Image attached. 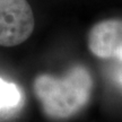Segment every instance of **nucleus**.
<instances>
[{
  "instance_id": "3",
  "label": "nucleus",
  "mask_w": 122,
  "mask_h": 122,
  "mask_svg": "<svg viewBox=\"0 0 122 122\" xmlns=\"http://www.w3.org/2000/svg\"><path fill=\"white\" fill-rule=\"evenodd\" d=\"M87 43L96 57L122 62V19L111 18L96 23L88 33Z\"/></svg>"
},
{
  "instance_id": "2",
  "label": "nucleus",
  "mask_w": 122,
  "mask_h": 122,
  "mask_svg": "<svg viewBox=\"0 0 122 122\" xmlns=\"http://www.w3.org/2000/svg\"><path fill=\"white\" fill-rule=\"evenodd\" d=\"M35 26L27 0H0V45L16 46L30 37Z\"/></svg>"
},
{
  "instance_id": "4",
  "label": "nucleus",
  "mask_w": 122,
  "mask_h": 122,
  "mask_svg": "<svg viewBox=\"0 0 122 122\" xmlns=\"http://www.w3.org/2000/svg\"><path fill=\"white\" fill-rule=\"evenodd\" d=\"M22 102V93L16 84L0 78V110H11Z\"/></svg>"
},
{
  "instance_id": "1",
  "label": "nucleus",
  "mask_w": 122,
  "mask_h": 122,
  "mask_svg": "<svg viewBox=\"0 0 122 122\" xmlns=\"http://www.w3.org/2000/svg\"><path fill=\"white\" fill-rule=\"evenodd\" d=\"M93 87L92 76L84 66H75L61 77L40 75L34 80V93L50 118L72 117L87 104Z\"/></svg>"
},
{
  "instance_id": "5",
  "label": "nucleus",
  "mask_w": 122,
  "mask_h": 122,
  "mask_svg": "<svg viewBox=\"0 0 122 122\" xmlns=\"http://www.w3.org/2000/svg\"><path fill=\"white\" fill-rule=\"evenodd\" d=\"M118 81H119V84H120V86L122 87V71L119 74V76H118Z\"/></svg>"
}]
</instances>
